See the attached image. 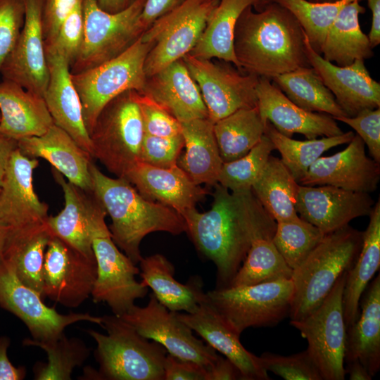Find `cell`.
<instances>
[{
    "label": "cell",
    "mask_w": 380,
    "mask_h": 380,
    "mask_svg": "<svg viewBox=\"0 0 380 380\" xmlns=\"http://www.w3.org/2000/svg\"><path fill=\"white\" fill-rule=\"evenodd\" d=\"M213 187L208 210L194 208L182 216L196 250L216 267L215 289H223L230 286L253 242L272 239L277 222L252 189L232 192L218 183Z\"/></svg>",
    "instance_id": "1"
},
{
    "label": "cell",
    "mask_w": 380,
    "mask_h": 380,
    "mask_svg": "<svg viewBox=\"0 0 380 380\" xmlns=\"http://www.w3.org/2000/svg\"><path fill=\"white\" fill-rule=\"evenodd\" d=\"M253 6L239 16L234 35V51L241 69L272 79L300 67H310L305 32L295 15L279 3Z\"/></svg>",
    "instance_id": "2"
},
{
    "label": "cell",
    "mask_w": 380,
    "mask_h": 380,
    "mask_svg": "<svg viewBox=\"0 0 380 380\" xmlns=\"http://www.w3.org/2000/svg\"><path fill=\"white\" fill-rule=\"evenodd\" d=\"M92 191L111 218L109 230L117 246L137 265L142 259L140 244L148 234L186 232L184 218L173 208L144 197L123 177L103 174L91 161Z\"/></svg>",
    "instance_id": "3"
},
{
    "label": "cell",
    "mask_w": 380,
    "mask_h": 380,
    "mask_svg": "<svg viewBox=\"0 0 380 380\" xmlns=\"http://www.w3.org/2000/svg\"><path fill=\"white\" fill-rule=\"evenodd\" d=\"M362 239L363 232L349 224L326 234L303 263L293 270L291 320L303 319L321 305L338 279L353 265Z\"/></svg>",
    "instance_id": "4"
},
{
    "label": "cell",
    "mask_w": 380,
    "mask_h": 380,
    "mask_svg": "<svg viewBox=\"0 0 380 380\" xmlns=\"http://www.w3.org/2000/svg\"><path fill=\"white\" fill-rule=\"evenodd\" d=\"M101 319L106 334L87 330L96 344L101 380H164L167 352L162 345L150 341L120 316L105 315Z\"/></svg>",
    "instance_id": "5"
},
{
    "label": "cell",
    "mask_w": 380,
    "mask_h": 380,
    "mask_svg": "<svg viewBox=\"0 0 380 380\" xmlns=\"http://www.w3.org/2000/svg\"><path fill=\"white\" fill-rule=\"evenodd\" d=\"M152 46L140 36L116 57L88 70L71 73L89 134L101 111L110 101L127 91H143L146 82L144 63Z\"/></svg>",
    "instance_id": "6"
},
{
    "label": "cell",
    "mask_w": 380,
    "mask_h": 380,
    "mask_svg": "<svg viewBox=\"0 0 380 380\" xmlns=\"http://www.w3.org/2000/svg\"><path fill=\"white\" fill-rule=\"evenodd\" d=\"M144 135L137 91L130 90L110 101L101 111L89 134L92 158L117 177L140 161Z\"/></svg>",
    "instance_id": "7"
},
{
    "label": "cell",
    "mask_w": 380,
    "mask_h": 380,
    "mask_svg": "<svg viewBox=\"0 0 380 380\" xmlns=\"http://www.w3.org/2000/svg\"><path fill=\"white\" fill-rule=\"evenodd\" d=\"M293 294V282L287 279L215 289L205 293V298L240 336L248 328L273 327L289 316Z\"/></svg>",
    "instance_id": "8"
},
{
    "label": "cell",
    "mask_w": 380,
    "mask_h": 380,
    "mask_svg": "<svg viewBox=\"0 0 380 380\" xmlns=\"http://www.w3.org/2000/svg\"><path fill=\"white\" fill-rule=\"evenodd\" d=\"M146 0H134L126 8L108 13L97 0H82L84 39L81 51L70 65L80 72L110 60L126 50L144 32L139 15Z\"/></svg>",
    "instance_id": "9"
},
{
    "label": "cell",
    "mask_w": 380,
    "mask_h": 380,
    "mask_svg": "<svg viewBox=\"0 0 380 380\" xmlns=\"http://www.w3.org/2000/svg\"><path fill=\"white\" fill-rule=\"evenodd\" d=\"M219 0H184L156 20L141 35L153 44L144 63L146 78L189 53Z\"/></svg>",
    "instance_id": "10"
},
{
    "label": "cell",
    "mask_w": 380,
    "mask_h": 380,
    "mask_svg": "<svg viewBox=\"0 0 380 380\" xmlns=\"http://www.w3.org/2000/svg\"><path fill=\"white\" fill-rule=\"evenodd\" d=\"M106 214L97 217L91 232L97 274L91 296L95 303H105L113 314L121 316L136 300L146 296L148 287L137 281L139 268L113 241L105 221Z\"/></svg>",
    "instance_id": "11"
},
{
    "label": "cell",
    "mask_w": 380,
    "mask_h": 380,
    "mask_svg": "<svg viewBox=\"0 0 380 380\" xmlns=\"http://www.w3.org/2000/svg\"><path fill=\"white\" fill-rule=\"evenodd\" d=\"M347 272L337 281L321 305L303 319L291 320L308 341L307 350L323 380H344L346 326L343 293Z\"/></svg>",
    "instance_id": "12"
},
{
    "label": "cell",
    "mask_w": 380,
    "mask_h": 380,
    "mask_svg": "<svg viewBox=\"0 0 380 380\" xmlns=\"http://www.w3.org/2000/svg\"><path fill=\"white\" fill-rule=\"evenodd\" d=\"M0 306L18 317L27 327L32 338L53 341L63 336L69 325L89 322L101 325V317L88 312L61 314L47 306L37 291L24 284L12 265L0 255Z\"/></svg>",
    "instance_id": "13"
},
{
    "label": "cell",
    "mask_w": 380,
    "mask_h": 380,
    "mask_svg": "<svg viewBox=\"0 0 380 380\" xmlns=\"http://www.w3.org/2000/svg\"><path fill=\"white\" fill-rule=\"evenodd\" d=\"M120 317L141 335L162 345L168 354L202 365L208 372L220 356L210 345L194 335L176 312L159 303L153 293L146 306L134 305Z\"/></svg>",
    "instance_id": "14"
},
{
    "label": "cell",
    "mask_w": 380,
    "mask_h": 380,
    "mask_svg": "<svg viewBox=\"0 0 380 380\" xmlns=\"http://www.w3.org/2000/svg\"><path fill=\"white\" fill-rule=\"evenodd\" d=\"M182 59L199 88L213 123L239 109L258 106V75H242L231 67L189 53Z\"/></svg>",
    "instance_id": "15"
},
{
    "label": "cell",
    "mask_w": 380,
    "mask_h": 380,
    "mask_svg": "<svg viewBox=\"0 0 380 380\" xmlns=\"http://www.w3.org/2000/svg\"><path fill=\"white\" fill-rule=\"evenodd\" d=\"M96 274L94 256H86L52 236L44 255L43 298L77 308L91 296Z\"/></svg>",
    "instance_id": "16"
},
{
    "label": "cell",
    "mask_w": 380,
    "mask_h": 380,
    "mask_svg": "<svg viewBox=\"0 0 380 380\" xmlns=\"http://www.w3.org/2000/svg\"><path fill=\"white\" fill-rule=\"evenodd\" d=\"M23 1V26L0 74L3 79L44 97L49 78L42 20L44 0Z\"/></svg>",
    "instance_id": "17"
},
{
    "label": "cell",
    "mask_w": 380,
    "mask_h": 380,
    "mask_svg": "<svg viewBox=\"0 0 380 380\" xmlns=\"http://www.w3.org/2000/svg\"><path fill=\"white\" fill-rule=\"evenodd\" d=\"M37 158H28L18 148L13 152L0 186V224L6 232L46 222L49 205L41 201L33 186Z\"/></svg>",
    "instance_id": "18"
},
{
    "label": "cell",
    "mask_w": 380,
    "mask_h": 380,
    "mask_svg": "<svg viewBox=\"0 0 380 380\" xmlns=\"http://www.w3.org/2000/svg\"><path fill=\"white\" fill-rule=\"evenodd\" d=\"M346 148L321 156L310 166L299 184L331 185L345 190L370 194L380 180V165L365 153L362 139L355 134Z\"/></svg>",
    "instance_id": "19"
},
{
    "label": "cell",
    "mask_w": 380,
    "mask_h": 380,
    "mask_svg": "<svg viewBox=\"0 0 380 380\" xmlns=\"http://www.w3.org/2000/svg\"><path fill=\"white\" fill-rule=\"evenodd\" d=\"M369 194L331 185H300L296 211L298 216L324 234L336 231L359 217L369 216L374 205Z\"/></svg>",
    "instance_id": "20"
},
{
    "label": "cell",
    "mask_w": 380,
    "mask_h": 380,
    "mask_svg": "<svg viewBox=\"0 0 380 380\" xmlns=\"http://www.w3.org/2000/svg\"><path fill=\"white\" fill-rule=\"evenodd\" d=\"M306 54L310 66L333 94L348 117L366 109L380 108V84L370 76L364 61L338 66L325 60L310 45L305 34Z\"/></svg>",
    "instance_id": "21"
},
{
    "label": "cell",
    "mask_w": 380,
    "mask_h": 380,
    "mask_svg": "<svg viewBox=\"0 0 380 380\" xmlns=\"http://www.w3.org/2000/svg\"><path fill=\"white\" fill-rule=\"evenodd\" d=\"M258 108L265 122L281 134L292 137L300 134L308 139L343 133L331 115L305 110L289 100L270 79L259 77L256 86Z\"/></svg>",
    "instance_id": "22"
},
{
    "label": "cell",
    "mask_w": 380,
    "mask_h": 380,
    "mask_svg": "<svg viewBox=\"0 0 380 380\" xmlns=\"http://www.w3.org/2000/svg\"><path fill=\"white\" fill-rule=\"evenodd\" d=\"M52 175L63 192L64 208L55 216H49L46 223L57 236L82 254L94 257L91 232L97 217L106 211L91 191H86L65 179L57 170Z\"/></svg>",
    "instance_id": "23"
},
{
    "label": "cell",
    "mask_w": 380,
    "mask_h": 380,
    "mask_svg": "<svg viewBox=\"0 0 380 380\" xmlns=\"http://www.w3.org/2000/svg\"><path fill=\"white\" fill-rule=\"evenodd\" d=\"M177 317L208 345L229 360L239 370L241 380H269L260 357L246 350L236 334L205 298L192 312Z\"/></svg>",
    "instance_id": "24"
},
{
    "label": "cell",
    "mask_w": 380,
    "mask_h": 380,
    "mask_svg": "<svg viewBox=\"0 0 380 380\" xmlns=\"http://www.w3.org/2000/svg\"><path fill=\"white\" fill-rule=\"evenodd\" d=\"M46 50L49 83L44 99L55 125L66 132L92 158L82 104L71 78L70 65L62 55Z\"/></svg>",
    "instance_id": "25"
},
{
    "label": "cell",
    "mask_w": 380,
    "mask_h": 380,
    "mask_svg": "<svg viewBox=\"0 0 380 380\" xmlns=\"http://www.w3.org/2000/svg\"><path fill=\"white\" fill-rule=\"evenodd\" d=\"M124 178L146 198L163 203L181 215L196 208L208 193L178 165L160 168L139 161Z\"/></svg>",
    "instance_id": "26"
},
{
    "label": "cell",
    "mask_w": 380,
    "mask_h": 380,
    "mask_svg": "<svg viewBox=\"0 0 380 380\" xmlns=\"http://www.w3.org/2000/svg\"><path fill=\"white\" fill-rule=\"evenodd\" d=\"M141 94L151 98L179 122L208 118L199 88L182 59L147 77Z\"/></svg>",
    "instance_id": "27"
},
{
    "label": "cell",
    "mask_w": 380,
    "mask_h": 380,
    "mask_svg": "<svg viewBox=\"0 0 380 380\" xmlns=\"http://www.w3.org/2000/svg\"><path fill=\"white\" fill-rule=\"evenodd\" d=\"M17 143L18 149L24 156L46 160L68 181L92 191L89 165L93 158L56 125L41 136L21 139Z\"/></svg>",
    "instance_id": "28"
},
{
    "label": "cell",
    "mask_w": 380,
    "mask_h": 380,
    "mask_svg": "<svg viewBox=\"0 0 380 380\" xmlns=\"http://www.w3.org/2000/svg\"><path fill=\"white\" fill-rule=\"evenodd\" d=\"M0 133L15 141L44 134L54 124L42 96L18 84L0 82Z\"/></svg>",
    "instance_id": "29"
},
{
    "label": "cell",
    "mask_w": 380,
    "mask_h": 380,
    "mask_svg": "<svg viewBox=\"0 0 380 380\" xmlns=\"http://www.w3.org/2000/svg\"><path fill=\"white\" fill-rule=\"evenodd\" d=\"M355 322L346 328L344 362L358 360L373 377L380 369V275L368 284Z\"/></svg>",
    "instance_id": "30"
},
{
    "label": "cell",
    "mask_w": 380,
    "mask_h": 380,
    "mask_svg": "<svg viewBox=\"0 0 380 380\" xmlns=\"http://www.w3.org/2000/svg\"><path fill=\"white\" fill-rule=\"evenodd\" d=\"M181 123L184 153L177 165L197 185L213 186L223 161L214 134V123L208 118H198Z\"/></svg>",
    "instance_id": "31"
},
{
    "label": "cell",
    "mask_w": 380,
    "mask_h": 380,
    "mask_svg": "<svg viewBox=\"0 0 380 380\" xmlns=\"http://www.w3.org/2000/svg\"><path fill=\"white\" fill-rule=\"evenodd\" d=\"M52 236L46 222L20 230L6 232L0 253L12 265L18 279L42 298L44 255Z\"/></svg>",
    "instance_id": "32"
},
{
    "label": "cell",
    "mask_w": 380,
    "mask_h": 380,
    "mask_svg": "<svg viewBox=\"0 0 380 380\" xmlns=\"http://www.w3.org/2000/svg\"><path fill=\"white\" fill-rule=\"evenodd\" d=\"M141 283L151 289L157 300L172 312H194L204 299L201 281L183 284L175 279V267L163 255L156 253L139 262Z\"/></svg>",
    "instance_id": "33"
},
{
    "label": "cell",
    "mask_w": 380,
    "mask_h": 380,
    "mask_svg": "<svg viewBox=\"0 0 380 380\" xmlns=\"http://www.w3.org/2000/svg\"><path fill=\"white\" fill-rule=\"evenodd\" d=\"M362 243L352 267L347 272L343 293L346 328L356 321L361 297L380 266V201L374 204Z\"/></svg>",
    "instance_id": "34"
},
{
    "label": "cell",
    "mask_w": 380,
    "mask_h": 380,
    "mask_svg": "<svg viewBox=\"0 0 380 380\" xmlns=\"http://www.w3.org/2000/svg\"><path fill=\"white\" fill-rule=\"evenodd\" d=\"M259 1L219 0L189 54L204 59L217 58L232 63L241 70L234 51L236 24L242 12L248 6H256Z\"/></svg>",
    "instance_id": "35"
},
{
    "label": "cell",
    "mask_w": 380,
    "mask_h": 380,
    "mask_svg": "<svg viewBox=\"0 0 380 380\" xmlns=\"http://www.w3.org/2000/svg\"><path fill=\"white\" fill-rule=\"evenodd\" d=\"M365 12L360 1L343 7L327 30L320 54L338 66H347L357 60L365 61L374 55L368 36L362 32L359 15Z\"/></svg>",
    "instance_id": "36"
},
{
    "label": "cell",
    "mask_w": 380,
    "mask_h": 380,
    "mask_svg": "<svg viewBox=\"0 0 380 380\" xmlns=\"http://www.w3.org/2000/svg\"><path fill=\"white\" fill-rule=\"evenodd\" d=\"M300 184L281 159L270 156L252 191L277 222L297 218L296 202Z\"/></svg>",
    "instance_id": "37"
},
{
    "label": "cell",
    "mask_w": 380,
    "mask_h": 380,
    "mask_svg": "<svg viewBox=\"0 0 380 380\" xmlns=\"http://www.w3.org/2000/svg\"><path fill=\"white\" fill-rule=\"evenodd\" d=\"M266 124L258 106L239 109L214 122V134L223 163L247 154L265 134Z\"/></svg>",
    "instance_id": "38"
},
{
    "label": "cell",
    "mask_w": 380,
    "mask_h": 380,
    "mask_svg": "<svg viewBox=\"0 0 380 380\" xmlns=\"http://www.w3.org/2000/svg\"><path fill=\"white\" fill-rule=\"evenodd\" d=\"M276 86L301 108L332 118L347 116L333 94L311 67H300L272 78Z\"/></svg>",
    "instance_id": "39"
},
{
    "label": "cell",
    "mask_w": 380,
    "mask_h": 380,
    "mask_svg": "<svg viewBox=\"0 0 380 380\" xmlns=\"http://www.w3.org/2000/svg\"><path fill=\"white\" fill-rule=\"evenodd\" d=\"M265 134L272 141L281 160L299 183L310 166L327 150L349 143L355 136L352 131L321 139L298 141L284 136L267 121Z\"/></svg>",
    "instance_id": "40"
},
{
    "label": "cell",
    "mask_w": 380,
    "mask_h": 380,
    "mask_svg": "<svg viewBox=\"0 0 380 380\" xmlns=\"http://www.w3.org/2000/svg\"><path fill=\"white\" fill-rule=\"evenodd\" d=\"M24 346L42 348L47 355L46 362H38L33 368L36 380H70L75 368L82 366L90 355L91 350L77 337H67L48 341L25 338Z\"/></svg>",
    "instance_id": "41"
},
{
    "label": "cell",
    "mask_w": 380,
    "mask_h": 380,
    "mask_svg": "<svg viewBox=\"0 0 380 380\" xmlns=\"http://www.w3.org/2000/svg\"><path fill=\"white\" fill-rule=\"evenodd\" d=\"M287 265L272 239L255 240L229 286H243L291 279Z\"/></svg>",
    "instance_id": "42"
},
{
    "label": "cell",
    "mask_w": 380,
    "mask_h": 380,
    "mask_svg": "<svg viewBox=\"0 0 380 380\" xmlns=\"http://www.w3.org/2000/svg\"><path fill=\"white\" fill-rule=\"evenodd\" d=\"M324 236L319 228L298 216L293 220L277 222L272 241L293 270L303 263Z\"/></svg>",
    "instance_id": "43"
},
{
    "label": "cell",
    "mask_w": 380,
    "mask_h": 380,
    "mask_svg": "<svg viewBox=\"0 0 380 380\" xmlns=\"http://www.w3.org/2000/svg\"><path fill=\"white\" fill-rule=\"evenodd\" d=\"M290 11L297 18L311 47L320 54L328 29L347 4L362 0H336L315 3L306 0H273Z\"/></svg>",
    "instance_id": "44"
},
{
    "label": "cell",
    "mask_w": 380,
    "mask_h": 380,
    "mask_svg": "<svg viewBox=\"0 0 380 380\" xmlns=\"http://www.w3.org/2000/svg\"><path fill=\"white\" fill-rule=\"evenodd\" d=\"M275 147L265 134L245 156L223 163L217 183L232 192L252 189Z\"/></svg>",
    "instance_id": "45"
},
{
    "label": "cell",
    "mask_w": 380,
    "mask_h": 380,
    "mask_svg": "<svg viewBox=\"0 0 380 380\" xmlns=\"http://www.w3.org/2000/svg\"><path fill=\"white\" fill-rule=\"evenodd\" d=\"M259 357L265 371L285 380H323L317 364L307 349L287 356L265 352Z\"/></svg>",
    "instance_id": "46"
},
{
    "label": "cell",
    "mask_w": 380,
    "mask_h": 380,
    "mask_svg": "<svg viewBox=\"0 0 380 380\" xmlns=\"http://www.w3.org/2000/svg\"><path fill=\"white\" fill-rule=\"evenodd\" d=\"M84 39V17L82 0L61 23L54 41L45 46V49L64 56L71 65L77 58Z\"/></svg>",
    "instance_id": "47"
},
{
    "label": "cell",
    "mask_w": 380,
    "mask_h": 380,
    "mask_svg": "<svg viewBox=\"0 0 380 380\" xmlns=\"http://www.w3.org/2000/svg\"><path fill=\"white\" fill-rule=\"evenodd\" d=\"M184 146L182 134L170 137L144 134L140 149V161L160 168L175 167Z\"/></svg>",
    "instance_id": "48"
},
{
    "label": "cell",
    "mask_w": 380,
    "mask_h": 380,
    "mask_svg": "<svg viewBox=\"0 0 380 380\" xmlns=\"http://www.w3.org/2000/svg\"><path fill=\"white\" fill-rule=\"evenodd\" d=\"M24 19L23 0H0V70L17 42Z\"/></svg>",
    "instance_id": "49"
},
{
    "label": "cell",
    "mask_w": 380,
    "mask_h": 380,
    "mask_svg": "<svg viewBox=\"0 0 380 380\" xmlns=\"http://www.w3.org/2000/svg\"><path fill=\"white\" fill-rule=\"evenodd\" d=\"M144 134L170 137L181 134V123L148 96L137 91Z\"/></svg>",
    "instance_id": "50"
},
{
    "label": "cell",
    "mask_w": 380,
    "mask_h": 380,
    "mask_svg": "<svg viewBox=\"0 0 380 380\" xmlns=\"http://www.w3.org/2000/svg\"><path fill=\"white\" fill-rule=\"evenodd\" d=\"M334 120L352 127L367 145L369 154L380 163V108L366 109L354 117H336Z\"/></svg>",
    "instance_id": "51"
},
{
    "label": "cell",
    "mask_w": 380,
    "mask_h": 380,
    "mask_svg": "<svg viewBox=\"0 0 380 380\" xmlns=\"http://www.w3.org/2000/svg\"><path fill=\"white\" fill-rule=\"evenodd\" d=\"M80 1L44 0L42 20L45 46L54 41L61 23Z\"/></svg>",
    "instance_id": "52"
},
{
    "label": "cell",
    "mask_w": 380,
    "mask_h": 380,
    "mask_svg": "<svg viewBox=\"0 0 380 380\" xmlns=\"http://www.w3.org/2000/svg\"><path fill=\"white\" fill-rule=\"evenodd\" d=\"M164 380H208V369L196 362L167 354Z\"/></svg>",
    "instance_id": "53"
},
{
    "label": "cell",
    "mask_w": 380,
    "mask_h": 380,
    "mask_svg": "<svg viewBox=\"0 0 380 380\" xmlns=\"http://www.w3.org/2000/svg\"><path fill=\"white\" fill-rule=\"evenodd\" d=\"M179 1L180 0H146L139 18L144 31L156 20L176 7Z\"/></svg>",
    "instance_id": "54"
},
{
    "label": "cell",
    "mask_w": 380,
    "mask_h": 380,
    "mask_svg": "<svg viewBox=\"0 0 380 380\" xmlns=\"http://www.w3.org/2000/svg\"><path fill=\"white\" fill-rule=\"evenodd\" d=\"M11 344L9 337L0 336V380H22L26 376V369L23 366H14L8 357V349Z\"/></svg>",
    "instance_id": "55"
},
{
    "label": "cell",
    "mask_w": 380,
    "mask_h": 380,
    "mask_svg": "<svg viewBox=\"0 0 380 380\" xmlns=\"http://www.w3.org/2000/svg\"><path fill=\"white\" fill-rule=\"evenodd\" d=\"M241 380L238 368L227 358L220 355L208 371V380Z\"/></svg>",
    "instance_id": "56"
},
{
    "label": "cell",
    "mask_w": 380,
    "mask_h": 380,
    "mask_svg": "<svg viewBox=\"0 0 380 380\" xmlns=\"http://www.w3.org/2000/svg\"><path fill=\"white\" fill-rule=\"evenodd\" d=\"M372 15V26L368 35L370 46L373 49L380 43V0H367Z\"/></svg>",
    "instance_id": "57"
},
{
    "label": "cell",
    "mask_w": 380,
    "mask_h": 380,
    "mask_svg": "<svg viewBox=\"0 0 380 380\" xmlns=\"http://www.w3.org/2000/svg\"><path fill=\"white\" fill-rule=\"evenodd\" d=\"M17 148V141L0 133V186L11 156Z\"/></svg>",
    "instance_id": "58"
},
{
    "label": "cell",
    "mask_w": 380,
    "mask_h": 380,
    "mask_svg": "<svg viewBox=\"0 0 380 380\" xmlns=\"http://www.w3.org/2000/svg\"><path fill=\"white\" fill-rule=\"evenodd\" d=\"M346 374H348L350 380H371L372 376L366 368L358 361L353 360L346 362Z\"/></svg>",
    "instance_id": "59"
},
{
    "label": "cell",
    "mask_w": 380,
    "mask_h": 380,
    "mask_svg": "<svg viewBox=\"0 0 380 380\" xmlns=\"http://www.w3.org/2000/svg\"><path fill=\"white\" fill-rule=\"evenodd\" d=\"M134 0H97L99 6L108 13L119 12L129 6Z\"/></svg>",
    "instance_id": "60"
},
{
    "label": "cell",
    "mask_w": 380,
    "mask_h": 380,
    "mask_svg": "<svg viewBox=\"0 0 380 380\" xmlns=\"http://www.w3.org/2000/svg\"><path fill=\"white\" fill-rule=\"evenodd\" d=\"M6 236V229L0 224V253Z\"/></svg>",
    "instance_id": "61"
},
{
    "label": "cell",
    "mask_w": 380,
    "mask_h": 380,
    "mask_svg": "<svg viewBox=\"0 0 380 380\" xmlns=\"http://www.w3.org/2000/svg\"><path fill=\"white\" fill-rule=\"evenodd\" d=\"M273 0H260L259 2L258 3V4L256 6H255V7H261L262 6H263L264 4H267L270 1H272ZM314 1V2L315 3H327V2H332V1H335L336 0H312Z\"/></svg>",
    "instance_id": "62"
}]
</instances>
